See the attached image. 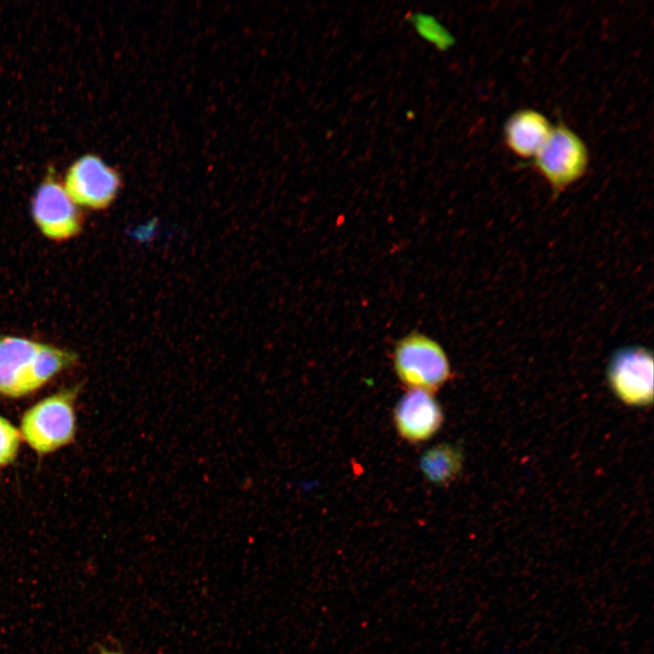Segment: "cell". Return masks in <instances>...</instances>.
<instances>
[{
  "label": "cell",
  "mask_w": 654,
  "mask_h": 654,
  "mask_svg": "<svg viewBox=\"0 0 654 654\" xmlns=\"http://www.w3.org/2000/svg\"><path fill=\"white\" fill-rule=\"evenodd\" d=\"M76 362L77 354L70 350L23 337L0 336V394L27 395Z\"/></svg>",
  "instance_id": "cell-1"
},
{
  "label": "cell",
  "mask_w": 654,
  "mask_h": 654,
  "mask_svg": "<svg viewBox=\"0 0 654 654\" xmlns=\"http://www.w3.org/2000/svg\"><path fill=\"white\" fill-rule=\"evenodd\" d=\"M78 391V386L63 389L42 399L24 413L22 436L37 453L52 452L73 441Z\"/></svg>",
  "instance_id": "cell-2"
},
{
  "label": "cell",
  "mask_w": 654,
  "mask_h": 654,
  "mask_svg": "<svg viewBox=\"0 0 654 654\" xmlns=\"http://www.w3.org/2000/svg\"><path fill=\"white\" fill-rule=\"evenodd\" d=\"M392 365L400 382L409 389L432 392L451 376L450 361L442 346L419 332H410L397 341L392 351Z\"/></svg>",
  "instance_id": "cell-3"
},
{
  "label": "cell",
  "mask_w": 654,
  "mask_h": 654,
  "mask_svg": "<svg viewBox=\"0 0 654 654\" xmlns=\"http://www.w3.org/2000/svg\"><path fill=\"white\" fill-rule=\"evenodd\" d=\"M589 164L590 153L585 142L563 123L552 126L544 144L532 158V166L555 195L580 180Z\"/></svg>",
  "instance_id": "cell-4"
},
{
  "label": "cell",
  "mask_w": 654,
  "mask_h": 654,
  "mask_svg": "<svg viewBox=\"0 0 654 654\" xmlns=\"http://www.w3.org/2000/svg\"><path fill=\"white\" fill-rule=\"evenodd\" d=\"M653 354L641 345L618 349L607 367L612 391L628 405L646 406L653 401Z\"/></svg>",
  "instance_id": "cell-5"
},
{
  "label": "cell",
  "mask_w": 654,
  "mask_h": 654,
  "mask_svg": "<svg viewBox=\"0 0 654 654\" xmlns=\"http://www.w3.org/2000/svg\"><path fill=\"white\" fill-rule=\"evenodd\" d=\"M63 184L76 205L101 210L114 201L121 178L101 157L86 154L68 167Z\"/></svg>",
  "instance_id": "cell-6"
},
{
  "label": "cell",
  "mask_w": 654,
  "mask_h": 654,
  "mask_svg": "<svg viewBox=\"0 0 654 654\" xmlns=\"http://www.w3.org/2000/svg\"><path fill=\"white\" fill-rule=\"evenodd\" d=\"M33 219L41 233L55 241L79 233L83 216L62 183L52 173L37 187L32 200Z\"/></svg>",
  "instance_id": "cell-7"
},
{
  "label": "cell",
  "mask_w": 654,
  "mask_h": 654,
  "mask_svg": "<svg viewBox=\"0 0 654 654\" xmlns=\"http://www.w3.org/2000/svg\"><path fill=\"white\" fill-rule=\"evenodd\" d=\"M393 421L401 438L421 442L431 439L439 431L443 413L431 392L409 389L395 406Z\"/></svg>",
  "instance_id": "cell-8"
},
{
  "label": "cell",
  "mask_w": 654,
  "mask_h": 654,
  "mask_svg": "<svg viewBox=\"0 0 654 654\" xmlns=\"http://www.w3.org/2000/svg\"><path fill=\"white\" fill-rule=\"evenodd\" d=\"M552 126L540 112L531 108L520 109L504 124V142L518 157L532 159L549 137Z\"/></svg>",
  "instance_id": "cell-9"
},
{
  "label": "cell",
  "mask_w": 654,
  "mask_h": 654,
  "mask_svg": "<svg viewBox=\"0 0 654 654\" xmlns=\"http://www.w3.org/2000/svg\"><path fill=\"white\" fill-rule=\"evenodd\" d=\"M462 461L461 451L457 446L441 443L421 455L420 468L427 481L435 485H444L458 476Z\"/></svg>",
  "instance_id": "cell-10"
},
{
  "label": "cell",
  "mask_w": 654,
  "mask_h": 654,
  "mask_svg": "<svg viewBox=\"0 0 654 654\" xmlns=\"http://www.w3.org/2000/svg\"><path fill=\"white\" fill-rule=\"evenodd\" d=\"M406 18L416 34L437 50L445 52L455 45L454 35L434 15L412 12Z\"/></svg>",
  "instance_id": "cell-11"
},
{
  "label": "cell",
  "mask_w": 654,
  "mask_h": 654,
  "mask_svg": "<svg viewBox=\"0 0 654 654\" xmlns=\"http://www.w3.org/2000/svg\"><path fill=\"white\" fill-rule=\"evenodd\" d=\"M19 444V431L9 421L0 415V467L14 461Z\"/></svg>",
  "instance_id": "cell-12"
},
{
  "label": "cell",
  "mask_w": 654,
  "mask_h": 654,
  "mask_svg": "<svg viewBox=\"0 0 654 654\" xmlns=\"http://www.w3.org/2000/svg\"><path fill=\"white\" fill-rule=\"evenodd\" d=\"M100 654H121V653L114 652V651H102Z\"/></svg>",
  "instance_id": "cell-13"
}]
</instances>
